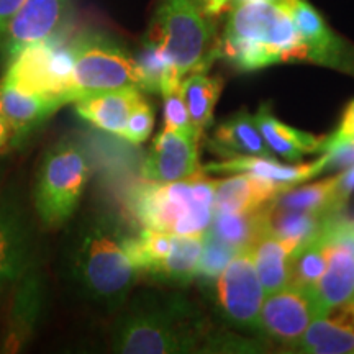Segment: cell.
<instances>
[{"label":"cell","mask_w":354,"mask_h":354,"mask_svg":"<svg viewBox=\"0 0 354 354\" xmlns=\"http://www.w3.org/2000/svg\"><path fill=\"white\" fill-rule=\"evenodd\" d=\"M254 120L271 153L279 154L287 161H299L307 154L322 151L325 146V136L310 135L286 125L274 117L268 105L258 110Z\"/></svg>","instance_id":"cell-21"},{"label":"cell","mask_w":354,"mask_h":354,"mask_svg":"<svg viewBox=\"0 0 354 354\" xmlns=\"http://www.w3.org/2000/svg\"><path fill=\"white\" fill-rule=\"evenodd\" d=\"M232 0H202L203 10L209 17H216L230 6Z\"/></svg>","instance_id":"cell-39"},{"label":"cell","mask_w":354,"mask_h":354,"mask_svg":"<svg viewBox=\"0 0 354 354\" xmlns=\"http://www.w3.org/2000/svg\"><path fill=\"white\" fill-rule=\"evenodd\" d=\"M0 112H2V102H0Z\"/></svg>","instance_id":"cell-42"},{"label":"cell","mask_w":354,"mask_h":354,"mask_svg":"<svg viewBox=\"0 0 354 354\" xmlns=\"http://www.w3.org/2000/svg\"><path fill=\"white\" fill-rule=\"evenodd\" d=\"M203 248L202 236H180L174 234V246L165 263L154 272V279L166 284L187 286L197 277L198 261Z\"/></svg>","instance_id":"cell-28"},{"label":"cell","mask_w":354,"mask_h":354,"mask_svg":"<svg viewBox=\"0 0 354 354\" xmlns=\"http://www.w3.org/2000/svg\"><path fill=\"white\" fill-rule=\"evenodd\" d=\"M236 253L238 251L234 248L223 243L210 230H207L203 233V248L197 269L198 281L203 284H212Z\"/></svg>","instance_id":"cell-33"},{"label":"cell","mask_w":354,"mask_h":354,"mask_svg":"<svg viewBox=\"0 0 354 354\" xmlns=\"http://www.w3.org/2000/svg\"><path fill=\"white\" fill-rule=\"evenodd\" d=\"M331 215L335 214L284 209L272 201L269 203V233L286 240L304 243L320 233L328 223Z\"/></svg>","instance_id":"cell-30"},{"label":"cell","mask_w":354,"mask_h":354,"mask_svg":"<svg viewBox=\"0 0 354 354\" xmlns=\"http://www.w3.org/2000/svg\"><path fill=\"white\" fill-rule=\"evenodd\" d=\"M74 39H68L61 30L50 38L33 43L17 53L0 84L25 94L61 95L74 102L73 95Z\"/></svg>","instance_id":"cell-7"},{"label":"cell","mask_w":354,"mask_h":354,"mask_svg":"<svg viewBox=\"0 0 354 354\" xmlns=\"http://www.w3.org/2000/svg\"><path fill=\"white\" fill-rule=\"evenodd\" d=\"M201 133L162 130L154 140L141 166V176L149 183H174L201 174L198 140Z\"/></svg>","instance_id":"cell-13"},{"label":"cell","mask_w":354,"mask_h":354,"mask_svg":"<svg viewBox=\"0 0 354 354\" xmlns=\"http://www.w3.org/2000/svg\"><path fill=\"white\" fill-rule=\"evenodd\" d=\"M44 281L35 261L12 287V300L3 333L7 353L19 351L32 338L44 307Z\"/></svg>","instance_id":"cell-14"},{"label":"cell","mask_w":354,"mask_h":354,"mask_svg":"<svg viewBox=\"0 0 354 354\" xmlns=\"http://www.w3.org/2000/svg\"><path fill=\"white\" fill-rule=\"evenodd\" d=\"M300 243L276 234H264L253 248V258L259 281L266 294H272L289 286L290 256Z\"/></svg>","instance_id":"cell-24"},{"label":"cell","mask_w":354,"mask_h":354,"mask_svg":"<svg viewBox=\"0 0 354 354\" xmlns=\"http://www.w3.org/2000/svg\"><path fill=\"white\" fill-rule=\"evenodd\" d=\"M209 230L236 251L254 248L269 233V203L261 209L238 214L215 212Z\"/></svg>","instance_id":"cell-23"},{"label":"cell","mask_w":354,"mask_h":354,"mask_svg":"<svg viewBox=\"0 0 354 354\" xmlns=\"http://www.w3.org/2000/svg\"><path fill=\"white\" fill-rule=\"evenodd\" d=\"M25 0H0V39L6 33L8 24H10L15 13L20 10Z\"/></svg>","instance_id":"cell-36"},{"label":"cell","mask_w":354,"mask_h":354,"mask_svg":"<svg viewBox=\"0 0 354 354\" xmlns=\"http://www.w3.org/2000/svg\"><path fill=\"white\" fill-rule=\"evenodd\" d=\"M131 212L143 228L180 236H202L215 215V180L205 172L174 180L138 185L131 196Z\"/></svg>","instance_id":"cell-4"},{"label":"cell","mask_w":354,"mask_h":354,"mask_svg":"<svg viewBox=\"0 0 354 354\" xmlns=\"http://www.w3.org/2000/svg\"><path fill=\"white\" fill-rule=\"evenodd\" d=\"M287 189H290V185L246 172L215 180V212L238 214L261 209Z\"/></svg>","instance_id":"cell-17"},{"label":"cell","mask_w":354,"mask_h":354,"mask_svg":"<svg viewBox=\"0 0 354 354\" xmlns=\"http://www.w3.org/2000/svg\"><path fill=\"white\" fill-rule=\"evenodd\" d=\"M0 180H2V165H0Z\"/></svg>","instance_id":"cell-41"},{"label":"cell","mask_w":354,"mask_h":354,"mask_svg":"<svg viewBox=\"0 0 354 354\" xmlns=\"http://www.w3.org/2000/svg\"><path fill=\"white\" fill-rule=\"evenodd\" d=\"M135 59L141 74V91L166 95L183 84V77L177 74L172 61L158 44L149 39H146L143 50Z\"/></svg>","instance_id":"cell-29"},{"label":"cell","mask_w":354,"mask_h":354,"mask_svg":"<svg viewBox=\"0 0 354 354\" xmlns=\"http://www.w3.org/2000/svg\"><path fill=\"white\" fill-rule=\"evenodd\" d=\"M174 246V234L143 228L135 236L123 238V250L133 268L140 274L154 276Z\"/></svg>","instance_id":"cell-26"},{"label":"cell","mask_w":354,"mask_h":354,"mask_svg":"<svg viewBox=\"0 0 354 354\" xmlns=\"http://www.w3.org/2000/svg\"><path fill=\"white\" fill-rule=\"evenodd\" d=\"M154 128V112L153 107L145 99H141L136 107L133 109L128 118L127 128L122 138L130 141L131 145H141L149 138Z\"/></svg>","instance_id":"cell-34"},{"label":"cell","mask_w":354,"mask_h":354,"mask_svg":"<svg viewBox=\"0 0 354 354\" xmlns=\"http://www.w3.org/2000/svg\"><path fill=\"white\" fill-rule=\"evenodd\" d=\"M221 88V79L205 73L189 74L180 84V94L189 110L190 122L201 135L214 120V110L220 99Z\"/></svg>","instance_id":"cell-25"},{"label":"cell","mask_w":354,"mask_h":354,"mask_svg":"<svg viewBox=\"0 0 354 354\" xmlns=\"http://www.w3.org/2000/svg\"><path fill=\"white\" fill-rule=\"evenodd\" d=\"M212 286L225 322L238 328H259L264 289L256 271L253 248L238 251Z\"/></svg>","instance_id":"cell-9"},{"label":"cell","mask_w":354,"mask_h":354,"mask_svg":"<svg viewBox=\"0 0 354 354\" xmlns=\"http://www.w3.org/2000/svg\"><path fill=\"white\" fill-rule=\"evenodd\" d=\"M146 39L166 53L183 81L220 56V39L197 0H161Z\"/></svg>","instance_id":"cell-5"},{"label":"cell","mask_w":354,"mask_h":354,"mask_svg":"<svg viewBox=\"0 0 354 354\" xmlns=\"http://www.w3.org/2000/svg\"><path fill=\"white\" fill-rule=\"evenodd\" d=\"M10 143H13V130L3 113L0 112V151L6 149Z\"/></svg>","instance_id":"cell-38"},{"label":"cell","mask_w":354,"mask_h":354,"mask_svg":"<svg viewBox=\"0 0 354 354\" xmlns=\"http://www.w3.org/2000/svg\"><path fill=\"white\" fill-rule=\"evenodd\" d=\"M141 99L140 88H122L82 97L74 102V109L84 122L122 138L130 113Z\"/></svg>","instance_id":"cell-19"},{"label":"cell","mask_w":354,"mask_h":354,"mask_svg":"<svg viewBox=\"0 0 354 354\" xmlns=\"http://www.w3.org/2000/svg\"><path fill=\"white\" fill-rule=\"evenodd\" d=\"M268 295L261 307L259 328L284 344L294 346L310 323L322 317L312 290L289 284Z\"/></svg>","instance_id":"cell-12"},{"label":"cell","mask_w":354,"mask_h":354,"mask_svg":"<svg viewBox=\"0 0 354 354\" xmlns=\"http://www.w3.org/2000/svg\"><path fill=\"white\" fill-rule=\"evenodd\" d=\"M91 179L86 149L63 140L51 146L38 166L33 189L35 210L48 228L63 227L77 210Z\"/></svg>","instance_id":"cell-6"},{"label":"cell","mask_w":354,"mask_h":354,"mask_svg":"<svg viewBox=\"0 0 354 354\" xmlns=\"http://www.w3.org/2000/svg\"><path fill=\"white\" fill-rule=\"evenodd\" d=\"M330 156L328 153H323L315 162L308 165H292L284 166L281 162L274 161L268 156H234L228 161L210 162L203 166V172L209 174H227V172H246V174L263 177V179L276 180L287 185H295L304 180L312 179L328 167Z\"/></svg>","instance_id":"cell-18"},{"label":"cell","mask_w":354,"mask_h":354,"mask_svg":"<svg viewBox=\"0 0 354 354\" xmlns=\"http://www.w3.org/2000/svg\"><path fill=\"white\" fill-rule=\"evenodd\" d=\"M290 13L297 32L302 38L307 59L323 64H335L342 55V43L330 32L318 12L305 0H279Z\"/></svg>","instance_id":"cell-20"},{"label":"cell","mask_w":354,"mask_h":354,"mask_svg":"<svg viewBox=\"0 0 354 354\" xmlns=\"http://www.w3.org/2000/svg\"><path fill=\"white\" fill-rule=\"evenodd\" d=\"M294 346L304 353L317 354L354 353V331L323 315L310 323L302 338Z\"/></svg>","instance_id":"cell-32"},{"label":"cell","mask_w":354,"mask_h":354,"mask_svg":"<svg viewBox=\"0 0 354 354\" xmlns=\"http://www.w3.org/2000/svg\"><path fill=\"white\" fill-rule=\"evenodd\" d=\"M253 2H274V3H279V0H234V3H253Z\"/></svg>","instance_id":"cell-40"},{"label":"cell","mask_w":354,"mask_h":354,"mask_svg":"<svg viewBox=\"0 0 354 354\" xmlns=\"http://www.w3.org/2000/svg\"><path fill=\"white\" fill-rule=\"evenodd\" d=\"M2 113L13 130V141L20 143L37 131L57 110L69 104L61 95L25 94L17 88L0 84Z\"/></svg>","instance_id":"cell-16"},{"label":"cell","mask_w":354,"mask_h":354,"mask_svg":"<svg viewBox=\"0 0 354 354\" xmlns=\"http://www.w3.org/2000/svg\"><path fill=\"white\" fill-rule=\"evenodd\" d=\"M209 323L190 300L179 294L145 292L118 315L112 349L127 354H177L205 348Z\"/></svg>","instance_id":"cell-2"},{"label":"cell","mask_w":354,"mask_h":354,"mask_svg":"<svg viewBox=\"0 0 354 354\" xmlns=\"http://www.w3.org/2000/svg\"><path fill=\"white\" fill-rule=\"evenodd\" d=\"M33 263V232L24 203L12 192L0 196V299Z\"/></svg>","instance_id":"cell-11"},{"label":"cell","mask_w":354,"mask_h":354,"mask_svg":"<svg viewBox=\"0 0 354 354\" xmlns=\"http://www.w3.org/2000/svg\"><path fill=\"white\" fill-rule=\"evenodd\" d=\"M336 140H354V100L348 105L346 112L343 115V120L339 123L338 131L335 133Z\"/></svg>","instance_id":"cell-37"},{"label":"cell","mask_w":354,"mask_h":354,"mask_svg":"<svg viewBox=\"0 0 354 354\" xmlns=\"http://www.w3.org/2000/svg\"><path fill=\"white\" fill-rule=\"evenodd\" d=\"M220 56L234 69L248 73L277 63L305 61L307 50L290 13L281 3H233L220 39Z\"/></svg>","instance_id":"cell-3"},{"label":"cell","mask_w":354,"mask_h":354,"mask_svg":"<svg viewBox=\"0 0 354 354\" xmlns=\"http://www.w3.org/2000/svg\"><path fill=\"white\" fill-rule=\"evenodd\" d=\"M328 256V238L325 228L307 241L300 243L290 256L289 284L312 290L320 281Z\"/></svg>","instance_id":"cell-27"},{"label":"cell","mask_w":354,"mask_h":354,"mask_svg":"<svg viewBox=\"0 0 354 354\" xmlns=\"http://www.w3.org/2000/svg\"><path fill=\"white\" fill-rule=\"evenodd\" d=\"M66 0H25L0 39V51L7 59L30 44L50 38L61 28Z\"/></svg>","instance_id":"cell-15"},{"label":"cell","mask_w":354,"mask_h":354,"mask_svg":"<svg viewBox=\"0 0 354 354\" xmlns=\"http://www.w3.org/2000/svg\"><path fill=\"white\" fill-rule=\"evenodd\" d=\"M325 233L328 238L326 266L312 289L322 317L354 299V220L338 212L325 225Z\"/></svg>","instance_id":"cell-10"},{"label":"cell","mask_w":354,"mask_h":354,"mask_svg":"<svg viewBox=\"0 0 354 354\" xmlns=\"http://www.w3.org/2000/svg\"><path fill=\"white\" fill-rule=\"evenodd\" d=\"M162 97H165V130L197 131L190 122V115L185 107L183 94H180V87Z\"/></svg>","instance_id":"cell-35"},{"label":"cell","mask_w":354,"mask_h":354,"mask_svg":"<svg viewBox=\"0 0 354 354\" xmlns=\"http://www.w3.org/2000/svg\"><path fill=\"white\" fill-rule=\"evenodd\" d=\"M122 88L141 91V74L135 57L99 35H84L74 39V102Z\"/></svg>","instance_id":"cell-8"},{"label":"cell","mask_w":354,"mask_h":354,"mask_svg":"<svg viewBox=\"0 0 354 354\" xmlns=\"http://www.w3.org/2000/svg\"><path fill=\"white\" fill-rule=\"evenodd\" d=\"M120 227L105 215L87 216L71 234L64 254V271L77 295L109 310L128 302L140 272L123 250Z\"/></svg>","instance_id":"cell-1"},{"label":"cell","mask_w":354,"mask_h":354,"mask_svg":"<svg viewBox=\"0 0 354 354\" xmlns=\"http://www.w3.org/2000/svg\"><path fill=\"white\" fill-rule=\"evenodd\" d=\"M209 146L223 156H271V149L266 145L254 117L248 112H240L220 123Z\"/></svg>","instance_id":"cell-22"},{"label":"cell","mask_w":354,"mask_h":354,"mask_svg":"<svg viewBox=\"0 0 354 354\" xmlns=\"http://www.w3.org/2000/svg\"><path fill=\"white\" fill-rule=\"evenodd\" d=\"M338 184L339 176H335L299 189L290 187L274 198V202L290 210L338 214V212L343 210L338 203V197H336Z\"/></svg>","instance_id":"cell-31"}]
</instances>
